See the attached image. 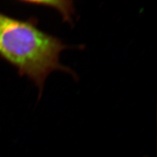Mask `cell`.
<instances>
[{
  "label": "cell",
  "mask_w": 157,
  "mask_h": 157,
  "mask_svg": "<svg viewBox=\"0 0 157 157\" xmlns=\"http://www.w3.org/2000/svg\"><path fill=\"white\" fill-rule=\"evenodd\" d=\"M66 48L61 40L40 30L33 20L21 21L0 12V56L31 79L40 93L54 71L75 76L60 63V54Z\"/></svg>",
  "instance_id": "cell-1"
},
{
  "label": "cell",
  "mask_w": 157,
  "mask_h": 157,
  "mask_svg": "<svg viewBox=\"0 0 157 157\" xmlns=\"http://www.w3.org/2000/svg\"><path fill=\"white\" fill-rule=\"evenodd\" d=\"M25 2L53 8L61 13L65 21L71 22L72 21L74 8L73 2L71 1H29Z\"/></svg>",
  "instance_id": "cell-2"
}]
</instances>
